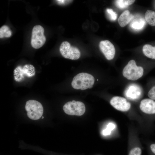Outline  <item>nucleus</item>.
Instances as JSON below:
<instances>
[{
  "instance_id": "1",
  "label": "nucleus",
  "mask_w": 155,
  "mask_h": 155,
  "mask_svg": "<svg viewBox=\"0 0 155 155\" xmlns=\"http://www.w3.org/2000/svg\"><path fill=\"white\" fill-rule=\"evenodd\" d=\"M94 82V78L92 75L86 73H81L73 78L71 84L75 89L84 90L92 88Z\"/></svg>"
},
{
  "instance_id": "2",
  "label": "nucleus",
  "mask_w": 155,
  "mask_h": 155,
  "mask_svg": "<svg viewBox=\"0 0 155 155\" xmlns=\"http://www.w3.org/2000/svg\"><path fill=\"white\" fill-rule=\"evenodd\" d=\"M144 73L143 68L137 65L135 61L130 60L124 68L122 74L123 76L128 80L132 81L137 80L143 75Z\"/></svg>"
},
{
  "instance_id": "3",
  "label": "nucleus",
  "mask_w": 155,
  "mask_h": 155,
  "mask_svg": "<svg viewBox=\"0 0 155 155\" xmlns=\"http://www.w3.org/2000/svg\"><path fill=\"white\" fill-rule=\"evenodd\" d=\"M25 108L28 117L32 120L39 119L43 113V109L42 104L36 100H30L27 101Z\"/></svg>"
},
{
  "instance_id": "4",
  "label": "nucleus",
  "mask_w": 155,
  "mask_h": 155,
  "mask_svg": "<svg viewBox=\"0 0 155 155\" xmlns=\"http://www.w3.org/2000/svg\"><path fill=\"white\" fill-rule=\"evenodd\" d=\"M43 28L40 25H36L33 28L31 41L32 46L38 49L42 46L45 43L46 38L44 35Z\"/></svg>"
},
{
  "instance_id": "5",
  "label": "nucleus",
  "mask_w": 155,
  "mask_h": 155,
  "mask_svg": "<svg viewBox=\"0 0 155 155\" xmlns=\"http://www.w3.org/2000/svg\"><path fill=\"white\" fill-rule=\"evenodd\" d=\"M63 109L67 115L77 116L82 115L86 110L85 105L82 102L75 100L67 102L63 106Z\"/></svg>"
},
{
  "instance_id": "6",
  "label": "nucleus",
  "mask_w": 155,
  "mask_h": 155,
  "mask_svg": "<svg viewBox=\"0 0 155 155\" xmlns=\"http://www.w3.org/2000/svg\"><path fill=\"white\" fill-rule=\"evenodd\" d=\"M13 73L14 80L16 81L20 82L25 77H31L34 76L35 71L33 65L27 64L23 66H17L14 69Z\"/></svg>"
},
{
  "instance_id": "7",
  "label": "nucleus",
  "mask_w": 155,
  "mask_h": 155,
  "mask_svg": "<svg viewBox=\"0 0 155 155\" xmlns=\"http://www.w3.org/2000/svg\"><path fill=\"white\" fill-rule=\"evenodd\" d=\"M59 51L62 55L65 58L75 60L80 57V53L78 49L71 46L67 41L63 42L61 44Z\"/></svg>"
},
{
  "instance_id": "8",
  "label": "nucleus",
  "mask_w": 155,
  "mask_h": 155,
  "mask_svg": "<svg viewBox=\"0 0 155 155\" xmlns=\"http://www.w3.org/2000/svg\"><path fill=\"white\" fill-rule=\"evenodd\" d=\"M110 103L116 109L123 112L127 111L131 106L130 103L125 98L119 96L113 97L110 100Z\"/></svg>"
},
{
  "instance_id": "9",
  "label": "nucleus",
  "mask_w": 155,
  "mask_h": 155,
  "mask_svg": "<svg viewBox=\"0 0 155 155\" xmlns=\"http://www.w3.org/2000/svg\"><path fill=\"white\" fill-rule=\"evenodd\" d=\"M99 48L106 58L108 60L112 59L115 54V49L113 44L109 41L106 40L101 41Z\"/></svg>"
},
{
  "instance_id": "10",
  "label": "nucleus",
  "mask_w": 155,
  "mask_h": 155,
  "mask_svg": "<svg viewBox=\"0 0 155 155\" xmlns=\"http://www.w3.org/2000/svg\"><path fill=\"white\" fill-rule=\"evenodd\" d=\"M140 108L143 112L146 114H155V101L150 98L144 99L141 101Z\"/></svg>"
},
{
  "instance_id": "11",
  "label": "nucleus",
  "mask_w": 155,
  "mask_h": 155,
  "mask_svg": "<svg viewBox=\"0 0 155 155\" xmlns=\"http://www.w3.org/2000/svg\"><path fill=\"white\" fill-rule=\"evenodd\" d=\"M134 18V16L131 14L128 10L124 11L120 15L118 21L119 25L124 27L130 22Z\"/></svg>"
},
{
  "instance_id": "12",
  "label": "nucleus",
  "mask_w": 155,
  "mask_h": 155,
  "mask_svg": "<svg viewBox=\"0 0 155 155\" xmlns=\"http://www.w3.org/2000/svg\"><path fill=\"white\" fill-rule=\"evenodd\" d=\"M146 21L142 18H139L134 19L130 24L131 27L133 30H140L144 27Z\"/></svg>"
},
{
  "instance_id": "13",
  "label": "nucleus",
  "mask_w": 155,
  "mask_h": 155,
  "mask_svg": "<svg viewBox=\"0 0 155 155\" xmlns=\"http://www.w3.org/2000/svg\"><path fill=\"white\" fill-rule=\"evenodd\" d=\"M142 51L144 54L147 57L155 59V46L153 47L149 44L144 45Z\"/></svg>"
},
{
  "instance_id": "14",
  "label": "nucleus",
  "mask_w": 155,
  "mask_h": 155,
  "mask_svg": "<svg viewBox=\"0 0 155 155\" xmlns=\"http://www.w3.org/2000/svg\"><path fill=\"white\" fill-rule=\"evenodd\" d=\"M145 18L148 23L152 26H155V12L148 10L145 14Z\"/></svg>"
},
{
  "instance_id": "15",
  "label": "nucleus",
  "mask_w": 155,
  "mask_h": 155,
  "mask_svg": "<svg viewBox=\"0 0 155 155\" xmlns=\"http://www.w3.org/2000/svg\"><path fill=\"white\" fill-rule=\"evenodd\" d=\"M135 1L133 0H118L115 1V4L118 7L122 9L132 4Z\"/></svg>"
},
{
  "instance_id": "16",
  "label": "nucleus",
  "mask_w": 155,
  "mask_h": 155,
  "mask_svg": "<svg viewBox=\"0 0 155 155\" xmlns=\"http://www.w3.org/2000/svg\"><path fill=\"white\" fill-rule=\"evenodd\" d=\"M12 34V32L9 28L7 25H3L0 28V38L9 37Z\"/></svg>"
},
{
  "instance_id": "17",
  "label": "nucleus",
  "mask_w": 155,
  "mask_h": 155,
  "mask_svg": "<svg viewBox=\"0 0 155 155\" xmlns=\"http://www.w3.org/2000/svg\"><path fill=\"white\" fill-rule=\"evenodd\" d=\"M142 150L139 147H136L131 149L130 151L129 155H141Z\"/></svg>"
},
{
  "instance_id": "18",
  "label": "nucleus",
  "mask_w": 155,
  "mask_h": 155,
  "mask_svg": "<svg viewBox=\"0 0 155 155\" xmlns=\"http://www.w3.org/2000/svg\"><path fill=\"white\" fill-rule=\"evenodd\" d=\"M106 11L110 15V19L112 20H115L117 17V15L116 12H114L111 9H107Z\"/></svg>"
},
{
  "instance_id": "19",
  "label": "nucleus",
  "mask_w": 155,
  "mask_h": 155,
  "mask_svg": "<svg viewBox=\"0 0 155 155\" xmlns=\"http://www.w3.org/2000/svg\"><path fill=\"white\" fill-rule=\"evenodd\" d=\"M148 96L150 99L155 100V85L149 90L148 92Z\"/></svg>"
},
{
  "instance_id": "20",
  "label": "nucleus",
  "mask_w": 155,
  "mask_h": 155,
  "mask_svg": "<svg viewBox=\"0 0 155 155\" xmlns=\"http://www.w3.org/2000/svg\"><path fill=\"white\" fill-rule=\"evenodd\" d=\"M115 127V125L112 123H109L107 125L106 128L108 129L111 131L113 130Z\"/></svg>"
},
{
  "instance_id": "21",
  "label": "nucleus",
  "mask_w": 155,
  "mask_h": 155,
  "mask_svg": "<svg viewBox=\"0 0 155 155\" xmlns=\"http://www.w3.org/2000/svg\"><path fill=\"white\" fill-rule=\"evenodd\" d=\"M111 131L110 130L106 128L104 130L102 131L103 134L104 135H109L111 134Z\"/></svg>"
},
{
  "instance_id": "22",
  "label": "nucleus",
  "mask_w": 155,
  "mask_h": 155,
  "mask_svg": "<svg viewBox=\"0 0 155 155\" xmlns=\"http://www.w3.org/2000/svg\"><path fill=\"white\" fill-rule=\"evenodd\" d=\"M150 148L152 152L155 154V143L151 144L150 145Z\"/></svg>"
},
{
  "instance_id": "23",
  "label": "nucleus",
  "mask_w": 155,
  "mask_h": 155,
  "mask_svg": "<svg viewBox=\"0 0 155 155\" xmlns=\"http://www.w3.org/2000/svg\"><path fill=\"white\" fill-rule=\"evenodd\" d=\"M58 3L60 4H63L65 1V0H57Z\"/></svg>"
},
{
  "instance_id": "24",
  "label": "nucleus",
  "mask_w": 155,
  "mask_h": 155,
  "mask_svg": "<svg viewBox=\"0 0 155 155\" xmlns=\"http://www.w3.org/2000/svg\"><path fill=\"white\" fill-rule=\"evenodd\" d=\"M44 118V117L43 116H42V119H43Z\"/></svg>"
}]
</instances>
